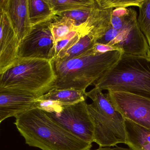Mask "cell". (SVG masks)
Wrapping results in <instances>:
<instances>
[{"mask_svg": "<svg viewBox=\"0 0 150 150\" xmlns=\"http://www.w3.org/2000/svg\"><path fill=\"white\" fill-rule=\"evenodd\" d=\"M92 49L93 52L96 54H103V53H106L109 52L113 51L118 50L122 51L115 46H111L108 45L98 43H96Z\"/></svg>", "mask_w": 150, "mask_h": 150, "instance_id": "25", "label": "cell"}, {"mask_svg": "<svg viewBox=\"0 0 150 150\" xmlns=\"http://www.w3.org/2000/svg\"><path fill=\"white\" fill-rule=\"evenodd\" d=\"M86 94L93 101L88 109L94 125V142L100 147L125 144V118L114 107L108 93L95 86Z\"/></svg>", "mask_w": 150, "mask_h": 150, "instance_id": "5", "label": "cell"}, {"mask_svg": "<svg viewBox=\"0 0 150 150\" xmlns=\"http://www.w3.org/2000/svg\"><path fill=\"white\" fill-rule=\"evenodd\" d=\"M125 18L124 26L108 45L118 48L126 55L150 57V47L139 26L137 12L129 8Z\"/></svg>", "mask_w": 150, "mask_h": 150, "instance_id": "7", "label": "cell"}, {"mask_svg": "<svg viewBox=\"0 0 150 150\" xmlns=\"http://www.w3.org/2000/svg\"><path fill=\"white\" fill-rule=\"evenodd\" d=\"M99 7L102 9L139 6L143 0H96Z\"/></svg>", "mask_w": 150, "mask_h": 150, "instance_id": "23", "label": "cell"}, {"mask_svg": "<svg viewBox=\"0 0 150 150\" xmlns=\"http://www.w3.org/2000/svg\"><path fill=\"white\" fill-rule=\"evenodd\" d=\"M92 48L79 57L71 59L52 60L57 80L52 89H74L86 92L119 61L121 51L96 54Z\"/></svg>", "mask_w": 150, "mask_h": 150, "instance_id": "2", "label": "cell"}, {"mask_svg": "<svg viewBox=\"0 0 150 150\" xmlns=\"http://www.w3.org/2000/svg\"><path fill=\"white\" fill-rule=\"evenodd\" d=\"M129 13V8H117L113 9L112 16L122 17L127 15Z\"/></svg>", "mask_w": 150, "mask_h": 150, "instance_id": "27", "label": "cell"}, {"mask_svg": "<svg viewBox=\"0 0 150 150\" xmlns=\"http://www.w3.org/2000/svg\"><path fill=\"white\" fill-rule=\"evenodd\" d=\"M119 30L111 27L106 32L104 35L96 41V43L108 45L114 40L119 33Z\"/></svg>", "mask_w": 150, "mask_h": 150, "instance_id": "24", "label": "cell"}, {"mask_svg": "<svg viewBox=\"0 0 150 150\" xmlns=\"http://www.w3.org/2000/svg\"><path fill=\"white\" fill-rule=\"evenodd\" d=\"M7 0H0V74L19 59L20 43L8 16Z\"/></svg>", "mask_w": 150, "mask_h": 150, "instance_id": "10", "label": "cell"}, {"mask_svg": "<svg viewBox=\"0 0 150 150\" xmlns=\"http://www.w3.org/2000/svg\"><path fill=\"white\" fill-rule=\"evenodd\" d=\"M39 97L20 90L0 89V123L36 108Z\"/></svg>", "mask_w": 150, "mask_h": 150, "instance_id": "11", "label": "cell"}, {"mask_svg": "<svg viewBox=\"0 0 150 150\" xmlns=\"http://www.w3.org/2000/svg\"><path fill=\"white\" fill-rule=\"evenodd\" d=\"M113 10V8H100L97 2V5L93 9L90 17L82 24L85 33L90 34L96 42L103 36L112 27L111 21Z\"/></svg>", "mask_w": 150, "mask_h": 150, "instance_id": "13", "label": "cell"}, {"mask_svg": "<svg viewBox=\"0 0 150 150\" xmlns=\"http://www.w3.org/2000/svg\"><path fill=\"white\" fill-rule=\"evenodd\" d=\"M96 43V41L90 34L82 35L73 46L64 52L59 53L54 59L66 60L79 57L93 48Z\"/></svg>", "mask_w": 150, "mask_h": 150, "instance_id": "17", "label": "cell"}, {"mask_svg": "<svg viewBox=\"0 0 150 150\" xmlns=\"http://www.w3.org/2000/svg\"><path fill=\"white\" fill-rule=\"evenodd\" d=\"M93 85L102 91H122L150 100V57L123 54Z\"/></svg>", "mask_w": 150, "mask_h": 150, "instance_id": "3", "label": "cell"}, {"mask_svg": "<svg viewBox=\"0 0 150 150\" xmlns=\"http://www.w3.org/2000/svg\"><path fill=\"white\" fill-rule=\"evenodd\" d=\"M14 124L29 146L42 150H88L92 147L53 120L44 110L35 108L16 117Z\"/></svg>", "mask_w": 150, "mask_h": 150, "instance_id": "1", "label": "cell"}, {"mask_svg": "<svg viewBox=\"0 0 150 150\" xmlns=\"http://www.w3.org/2000/svg\"><path fill=\"white\" fill-rule=\"evenodd\" d=\"M96 5L97 2L96 0L95 5L92 6L59 13L57 14V16L59 17H66L69 18L74 21L76 26H79L84 24L88 21L93 9L96 6Z\"/></svg>", "mask_w": 150, "mask_h": 150, "instance_id": "22", "label": "cell"}, {"mask_svg": "<svg viewBox=\"0 0 150 150\" xmlns=\"http://www.w3.org/2000/svg\"><path fill=\"white\" fill-rule=\"evenodd\" d=\"M138 8L139 26L146 38L150 50V0H143Z\"/></svg>", "mask_w": 150, "mask_h": 150, "instance_id": "20", "label": "cell"}, {"mask_svg": "<svg viewBox=\"0 0 150 150\" xmlns=\"http://www.w3.org/2000/svg\"><path fill=\"white\" fill-rule=\"evenodd\" d=\"M86 101L72 105L59 104L45 112L59 125L88 144L94 142V125Z\"/></svg>", "mask_w": 150, "mask_h": 150, "instance_id": "6", "label": "cell"}, {"mask_svg": "<svg viewBox=\"0 0 150 150\" xmlns=\"http://www.w3.org/2000/svg\"><path fill=\"white\" fill-rule=\"evenodd\" d=\"M125 144L132 150H150V129L125 119Z\"/></svg>", "mask_w": 150, "mask_h": 150, "instance_id": "14", "label": "cell"}, {"mask_svg": "<svg viewBox=\"0 0 150 150\" xmlns=\"http://www.w3.org/2000/svg\"><path fill=\"white\" fill-rule=\"evenodd\" d=\"M74 21L66 17L57 16L51 22V31L55 43L65 38L76 27Z\"/></svg>", "mask_w": 150, "mask_h": 150, "instance_id": "18", "label": "cell"}, {"mask_svg": "<svg viewBox=\"0 0 150 150\" xmlns=\"http://www.w3.org/2000/svg\"><path fill=\"white\" fill-rule=\"evenodd\" d=\"M51 22L32 28L28 35L20 44L19 58L49 60L55 58L56 43L50 27Z\"/></svg>", "mask_w": 150, "mask_h": 150, "instance_id": "8", "label": "cell"}, {"mask_svg": "<svg viewBox=\"0 0 150 150\" xmlns=\"http://www.w3.org/2000/svg\"><path fill=\"white\" fill-rule=\"evenodd\" d=\"M57 80L52 60L21 58L0 74V89H14L41 97Z\"/></svg>", "mask_w": 150, "mask_h": 150, "instance_id": "4", "label": "cell"}, {"mask_svg": "<svg viewBox=\"0 0 150 150\" xmlns=\"http://www.w3.org/2000/svg\"><path fill=\"white\" fill-rule=\"evenodd\" d=\"M6 8L20 45L32 28L30 20L28 0H7Z\"/></svg>", "mask_w": 150, "mask_h": 150, "instance_id": "12", "label": "cell"}, {"mask_svg": "<svg viewBox=\"0 0 150 150\" xmlns=\"http://www.w3.org/2000/svg\"><path fill=\"white\" fill-rule=\"evenodd\" d=\"M30 20L32 28L51 21L57 16L49 0H28Z\"/></svg>", "mask_w": 150, "mask_h": 150, "instance_id": "15", "label": "cell"}, {"mask_svg": "<svg viewBox=\"0 0 150 150\" xmlns=\"http://www.w3.org/2000/svg\"><path fill=\"white\" fill-rule=\"evenodd\" d=\"M57 13L92 6L96 0H49Z\"/></svg>", "mask_w": 150, "mask_h": 150, "instance_id": "19", "label": "cell"}, {"mask_svg": "<svg viewBox=\"0 0 150 150\" xmlns=\"http://www.w3.org/2000/svg\"><path fill=\"white\" fill-rule=\"evenodd\" d=\"M125 22V16L118 17L112 16L111 23L112 27L115 29L120 30L124 26Z\"/></svg>", "mask_w": 150, "mask_h": 150, "instance_id": "26", "label": "cell"}, {"mask_svg": "<svg viewBox=\"0 0 150 150\" xmlns=\"http://www.w3.org/2000/svg\"><path fill=\"white\" fill-rule=\"evenodd\" d=\"M85 34H86L83 30L82 25L76 26L74 30L65 38L56 44L55 57L59 53L64 52L73 46L79 40L81 37Z\"/></svg>", "mask_w": 150, "mask_h": 150, "instance_id": "21", "label": "cell"}, {"mask_svg": "<svg viewBox=\"0 0 150 150\" xmlns=\"http://www.w3.org/2000/svg\"><path fill=\"white\" fill-rule=\"evenodd\" d=\"M117 110L125 119L150 129V100L122 91H108Z\"/></svg>", "mask_w": 150, "mask_h": 150, "instance_id": "9", "label": "cell"}, {"mask_svg": "<svg viewBox=\"0 0 150 150\" xmlns=\"http://www.w3.org/2000/svg\"><path fill=\"white\" fill-rule=\"evenodd\" d=\"M86 92L74 89H52L39 97V100L54 101L64 105H72L86 101Z\"/></svg>", "mask_w": 150, "mask_h": 150, "instance_id": "16", "label": "cell"}, {"mask_svg": "<svg viewBox=\"0 0 150 150\" xmlns=\"http://www.w3.org/2000/svg\"><path fill=\"white\" fill-rule=\"evenodd\" d=\"M132 150L130 148H124V147H120V146H116L115 147L111 148L110 146H107V147H99L97 149L95 150Z\"/></svg>", "mask_w": 150, "mask_h": 150, "instance_id": "28", "label": "cell"}]
</instances>
